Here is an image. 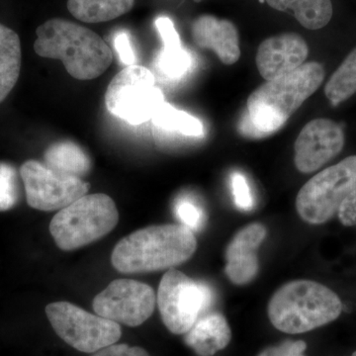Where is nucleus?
<instances>
[{
    "mask_svg": "<svg viewBox=\"0 0 356 356\" xmlns=\"http://www.w3.org/2000/svg\"><path fill=\"white\" fill-rule=\"evenodd\" d=\"M343 129L330 119H314L303 128L294 145V163L302 173L320 170L343 151Z\"/></svg>",
    "mask_w": 356,
    "mask_h": 356,
    "instance_id": "f8f14e48",
    "label": "nucleus"
},
{
    "mask_svg": "<svg viewBox=\"0 0 356 356\" xmlns=\"http://www.w3.org/2000/svg\"><path fill=\"white\" fill-rule=\"evenodd\" d=\"M20 173L28 204L40 211L62 210L86 195L90 187L81 178L55 172L36 161L23 163Z\"/></svg>",
    "mask_w": 356,
    "mask_h": 356,
    "instance_id": "9d476101",
    "label": "nucleus"
},
{
    "mask_svg": "<svg viewBox=\"0 0 356 356\" xmlns=\"http://www.w3.org/2000/svg\"><path fill=\"white\" fill-rule=\"evenodd\" d=\"M308 55L305 40L296 33H283L262 42L255 62L261 76L268 81L294 72Z\"/></svg>",
    "mask_w": 356,
    "mask_h": 356,
    "instance_id": "ddd939ff",
    "label": "nucleus"
},
{
    "mask_svg": "<svg viewBox=\"0 0 356 356\" xmlns=\"http://www.w3.org/2000/svg\"><path fill=\"white\" fill-rule=\"evenodd\" d=\"M192 65L191 54L182 48V44L163 46L159 53L156 67L163 76L170 79H180L188 72Z\"/></svg>",
    "mask_w": 356,
    "mask_h": 356,
    "instance_id": "5701e85b",
    "label": "nucleus"
},
{
    "mask_svg": "<svg viewBox=\"0 0 356 356\" xmlns=\"http://www.w3.org/2000/svg\"><path fill=\"white\" fill-rule=\"evenodd\" d=\"M356 189V156H348L311 178L296 199L298 214L312 225L324 224Z\"/></svg>",
    "mask_w": 356,
    "mask_h": 356,
    "instance_id": "423d86ee",
    "label": "nucleus"
},
{
    "mask_svg": "<svg viewBox=\"0 0 356 356\" xmlns=\"http://www.w3.org/2000/svg\"><path fill=\"white\" fill-rule=\"evenodd\" d=\"M325 79L317 62L307 63L290 74L266 81L248 98V118L264 138L277 132Z\"/></svg>",
    "mask_w": 356,
    "mask_h": 356,
    "instance_id": "7ed1b4c3",
    "label": "nucleus"
},
{
    "mask_svg": "<svg viewBox=\"0 0 356 356\" xmlns=\"http://www.w3.org/2000/svg\"><path fill=\"white\" fill-rule=\"evenodd\" d=\"M231 327L220 313L203 315L185 334V343L199 356H213L231 341Z\"/></svg>",
    "mask_w": 356,
    "mask_h": 356,
    "instance_id": "dca6fc26",
    "label": "nucleus"
},
{
    "mask_svg": "<svg viewBox=\"0 0 356 356\" xmlns=\"http://www.w3.org/2000/svg\"><path fill=\"white\" fill-rule=\"evenodd\" d=\"M273 9L292 13L307 29H322L332 17L331 0H266Z\"/></svg>",
    "mask_w": 356,
    "mask_h": 356,
    "instance_id": "a211bd4d",
    "label": "nucleus"
},
{
    "mask_svg": "<svg viewBox=\"0 0 356 356\" xmlns=\"http://www.w3.org/2000/svg\"><path fill=\"white\" fill-rule=\"evenodd\" d=\"M266 236V227L254 222L241 229L229 243L225 271L234 284L245 285L254 280L259 269L257 250Z\"/></svg>",
    "mask_w": 356,
    "mask_h": 356,
    "instance_id": "4468645a",
    "label": "nucleus"
},
{
    "mask_svg": "<svg viewBox=\"0 0 356 356\" xmlns=\"http://www.w3.org/2000/svg\"><path fill=\"white\" fill-rule=\"evenodd\" d=\"M339 221L343 226L353 227L356 225V189L341 204L337 212Z\"/></svg>",
    "mask_w": 356,
    "mask_h": 356,
    "instance_id": "c756f323",
    "label": "nucleus"
},
{
    "mask_svg": "<svg viewBox=\"0 0 356 356\" xmlns=\"http://www.w3.org/2000/svg\"><path fill=\"white\" fill-rule=\"evenodd\" d=\"M114 44L122 64L126 65L127 67L136 64L135 51H133L130 37H129L127 32L120 31L117 33L114 39Z\"/></svg>",
    "mask_w": 356,
    "mask_h": 356,
    "instance_id": "cd10ccee",
    "label": "nucleus"
},
{
    "mask_svg": "<svg viewBox=\"0 0 356 356\" xmlns=\"http://www.w3.org/2000/svg\"><path fill=\"white\" fill-rule=\"evenodd\" d=\"M197 242L184 225H156L138 229L117 243L112 264L125 274L173 268L191 259Z\"/></svg>",
    "mask_w": 356,
    "mask_h": 356,
    "instance_id": "f257e3e1",
    "label": "nucleus"
},
{
    "mask_svg": "<svg viewBox=\"0 0 356 356\" xmlns=\"http://www.w3.org/2000/svg\"><path fill=\"white\" fill-rule=\"evenodd\" d=\"M44 161L51 170L81 178L91 168L90 159L81 147L72 142L51 145L44 153Z\"/></svg>",
    "mask_w": 356,
    "mask_h": 356,
    "instance_id": "6ab92c4d",
    "label": "nucleus"
},
{
    "mask_svg": "<svg viewBox=\"0 0 356 356\" xmlns=\"http://www.w3.org/2000/svg\"><path fill=\"white\" fill-rule=\"evenodd\" d=\"M343 311L336 293L311 280H295L277 290L268 304L271 324L287 334H303L334 322Z\"/></svg>",
    "mask_w": 356,
    "mask_h": 356,
    "instance_id": "20e7f679",
    "label": "nucleus"
},
{
    "mask_svg": "<svg viewBox=\"0 0 356 356\" xmlns=\"http://www.w3.org/2000/svg\"><path fill=\"white\" fill-rule=\"evenodd\" d=\"M118 221L113 199L106 194H86L54 216L50 232L58 247L69 252L106 236Z\"/></svg>",
    "mask_w": 356,
    "mask_h": 356,
    "instance_id": "39448f33",
    "label": "nucleus"
},
{
    "mask_svg": "<svg viewBox=\"0 0 356 356\" xmlns=\"http://www.w3.org/2000/svg\"><path fill=\"white\" fill-rule=\"evenodd\" d=\"M356 93V48L332 74L325 86V95L337 106Z\"/></svg>",
    "mask_w": 356,
    "mask_h": 356,
    "instance_id": "4be33fe9",
    "label": "nucleus"
},
{
    "mask_svg": "<svg viewBox=\"0 0 356 356\" xmlns=\"http://www.w3.org/2000/svg\"><path fill=\"white\" fill-rule=\"evenodd\" d=\"M191 34L198 47L215 51L222 64L234 65L240 60L238 33L231 21L202 15L192 24Z\"/></svg>",
    "mask_w": 356,
    "mask_h": 356,
    "instance_id": "2eb2a0df",
    "label": "nucleus"
},
{
    "mask_svg": "<svg viewBox=\"0 0 356 356\" xmlns=\"http://www.w3.org/2000/svg\"><path fill=\"white\" fill-rule=\"evenodd\" d=\"M34 50L40 57L62 60L70 76L90 81L104 74L113 56L104 40L88 28L54 18L39 26Z\"/></svg>",
    "mask_w": 356,
    "mask_h": 356,
    "instance_id": "f03ea898",
    "label": "nucleus"
},
{
    "mask_svg": "<svg viewBox=\"0 0 356 356\" xmlns=\"http://www.w3.org/2000/svg\"><path fill=\"white\" fill-rule=\"evenodd\" d=\"M152 120L156 127L168 132L187 137H202L204 135L203 125L199 119L165 102L159 106Z\"/></svg>",
    "mask_w": 356,
    "mask_h": 356,
    "instance_id": "412c9836",
    "label": "nucleus"
},
{
    "mask_svg": "<svg viewBox=\"0 0 356 356\" xmlns=\"http://www.w3.org/2000/svg\"><path fill=\"white\" fill-rule=\"evenodd\" d=\"M156 302L168 331L185 334L212 305L213 292L173 267L159 283Z\"/></svg>",
    "mask_w": 356,
    "mask_h": 356,
    "instance_id": "6e6552de",
    "label": "nucleus"
},
{
    "mask_svg": "<svg viewBox=\"0 0 356 356\" xmlns=\"http://www.w3.org/2000/svg\"><path fill=\"white\" fill-rule=\"evenodd\" d=\"M165 102L163 92L156 86L153 72L142 65H129L116 74L105 95L110 113L131 125H140L153 119Z\"/></svg>",
    "mask_w": 356,
    "mask_h": 356,
    "instance_id": "0eeeda50",
    "label": "nucleus"
},
{
    "mask_svg": "<svg viewBox=\"0 0 356 356\" xmlns=\"http://www.w3.org/2000/svg\"><path fill=\"white\" fill-rule=\"evenodd\" d=\"M16 200L15 170L10 165L0 163V212L11 209Z\"/></svg>",
    "mask_w": 356,
    "mask_h": 356,
    "instance_id": "b1692460",
    "label": "nucleus"
},
{
    "mask_svg": "<svg viewBox=\"0 0 356 356\" xmlns=\"http://www.w3.org/2000/svg\"><path fill=\"white\" fill-rule=\"evenodd\" d=\"M46 314L58 336L81 353H95L116 343L121 337L120 325L69 302L50 304Z\"/></svg>",
    "mask_w": 356,
    "mask_h": 356,
    "instance_id": "1a4fd4ad",
    "label": "nucleus"
},
{
    "mask_svg": "<svg viewBox=\"0 0 356 356\" xmlns=\"http://www.w3.org/2000/svg\"><path fill=\"white\" fill-rule=\"evenodd\" d=\"M175 211L181 225L191 229L192 232L197 231L205 222V214L202 208L191 199L180 198L175 204Z\"/></svg>",
    "mask_w": 356,
    "mask_h": 356,
    "instance_id": "393cba45",
    "label": "nucleus"
},
{
    "mask_svg": "<svg viewBox=\"0 0 356 356\" xmlns=\"http://www.w3.org/2000/svg\"><path fill=\"white\" fill-rule=\"evenodd\" d=\"M353 356H356V351H355V353H353Z\"/></svg>",
    "mask_w": 356,
    "mask_h": 356,
    "instance_id": "2f4dec72",
    "label": "nucleus"
},
{
    "mask_svg": "<svg viewBox=\"0 0 356 356\" xmlns=\"http://www.w3.org/2000/svg\"><path fill=\"white\" fill-rule=\"evenodd\" d=\"M135 0H69L67 9L76 19L102 23L128 13Z\"/></svg>",
    "mask_w": 356,
    "mask_h": 356,
    "instance_id": "aec40b11",
    "label": "nucleus"
},
{
    "mask_svg": "<svg viewBox=\"0 0 356 356\" xmlns=\"http://www.w3.org/2000/svg\"><path fill=\"white\" fill-rule=\"evenodd\" d=\"M21 58L17 33L0 24V103L6 99L19 79Z\"/></svg>",
    "mask_w": 356,
    "mask_h": 356,
    "instance_id": "f3484780",
    "label": "nucleus"
},
{
    "mask_svg": "<svg viewBox=\"0 0 356 356\" xmlns=\"http://www.w3.org/2000/svg\"><path fill=\"white\" fill-rule=\"evenodd\" d=\"M156 296L153 288L132 280H117L93 300L96 315L117 324L138 327L153 315Z\"/></svg>",
    "mask_w": 356,
    "mask_h": 356,
    "instance_id": "9b49d317",
    "label": "nucleus"
},
{
    "mask_svg": "<svg viewBox=\"0 0 356 356\" xmlns=\"http://www.w3.org/2000/svg\"><path fill=\"white\" fill-rule=\"evenodd\" d=\"M194 1L200 2V1H202V0H194Z\"/></svg>",
    "mask_w": 356,
    "mask_h": 356,
    "instance_id": "7c9ffc66",
    "label": "nucleus"
},
{
    "mask_svg": "<svg viewBox=\"0 0 356 356\" xmlns=\"http://www.w3.org/2000/svg\"><path fill=\"white\" fill-rule=\"evenodd\" d=\"M91 356H151L144 348L130 346L128 344H111L96 351Z\"/></svg>",
    "mask_w": 356,
    "mask_h": 356,
    "instance_id": "c85d7f7f",
    "label": "nucleus"
},
{
    "mask_svg": "<svg viewBox=\"0 0 356 356\" xmlns=\"http://www.w3.org/2000/svg\"><path fill=\"white\" fill-rule=\"evenodd\" d=\"M232 189L236 206L243 211H250L254 207V198L247 178L242 173L235 172L231 177Z\"/></svg>",
    "mask_w": 356,
    "mask_h": 356,
    "instance_id": "a878e982",
    "label": "nucleus"
},
{
    "mask_svg": "<svg viewBox=\"0 0 356 356\" xmlns=\"http://www.w3.org/2000/svg\"><path fill=\"white\" fill-rule=\"evenodd\" d=\"M307 344L303 341H287L280 346H271L259 353V356H305Z\"/></svg>",
    "mask_w": 356,
    "mask_h": 356,
    "instance_id": "bb28decb",
    "label": "nucleus"
}]
</instances>
